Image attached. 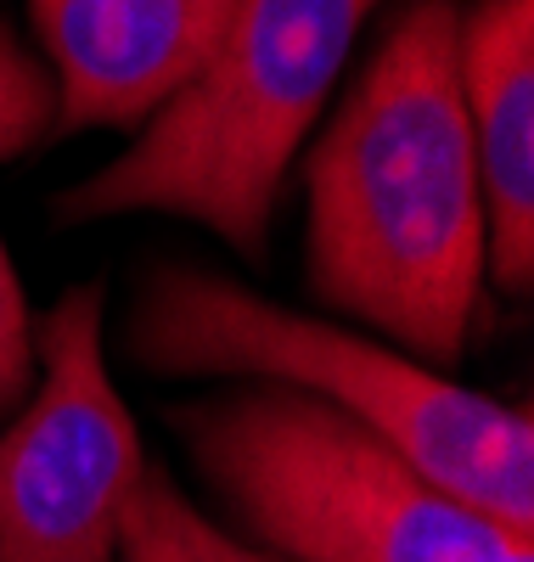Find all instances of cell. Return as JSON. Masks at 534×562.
<instances>
[{
  "instance_id": "cell-3",
  "label": "cell",
  "mask_w": 534,
  "mask_h": 562,
  "mask_svg": "<svg viewBox=\"0 0 534 562\" xmlns=\"http://www.w3.org/2000/svg\"><path fill=\"white\" fill-rule=\"evenodd\" d=\"M377 0H236L203 74L130 147L57 198V220L175 214L259 259L287 164L344 79Z\"/></svg>"
},
{
  "instance_id": "cell-1",
  "label": "cell",
  "mask_w": 534,
  "mask_h": 562,
  "mask_svg": "<svg viewBox=\"0 0 534 562\" xmlns=\"http://www.w3.org/2000/svg\"><path fill=\"white\" fill-rule=\"evenodd\" d=\"M310 288L445 371L483 281V203L461 108V7L411 0L304 158Z\"/></svg>"
},
{
  "instance_id": "cell-6",
  "label": "cell",
  "mask_w": 534,
  "mask_h": 562,
  "mask_svg": "<svg viewBox=\"0 0 534 562\" xmlns=\"http://www.w3.org/2000/svg\"><path fill=\"white\" fill-rule=\"evenodd\" d=\"M57 130H135L203 74L236 0H29Z\"/></svg>"
},
{
  "instance_id": "cell-10",
  "label": "cell",
  "mask_w": 534,
  "mask_h": 562,
  "mask_svg": "<svg viewBox=\"0 0 534 562\" xmlns=\"http://www.w3.org/2000/svg\"><path fill=\"white\" fill-rule=\"evenodd\" d=\"M40 378V355H34V315H29V299H23V281H18V265L0 243V422H7L29 389Z\"/></svg>"
},
{
  "instance_id": "cell-9",
  "label": "cell",
  "mask_w": 534,
  "mask_h": 562,
  "mask_svg": "<svg viewBox=\"0 0 534 562\" xmlns=\"http://www.w3.org/2000/svg\"><path fill=\"white\" fill-rule=\"evenodd\" d=\"M57 130V90L45 63L0 23V164L40 147Z\"/></svg>"
},
{
  "instance_id": "cell-5",
  "label": "cell",
  "mask_w": 534,
  "mask_h": 562,
  "mask_svg": "<svg viewBox=\"0 0 534 562\" xmlns=\"http://www.w3.org/2000/svg\"><path fill=\"white\" fill-rule=\"evenodd\" d=\"M40 378L0 434V562H119L147 456L102 355V281L34 326Z\"/></svg>"
},
{
  "instance_id": "cell-7",
  "label": "cell",
  "mask_w": 534,
  "mask_h": 562,
  "mask_svg": "<svg viewBox=\"0 0 534 562\" xmlns=\"http://www.w3.org/2000/svg\"><path fill=\"white\" fill-rule=\"evenodd\" d=\"M461 108L483 203V276L501 293L534 281V0L461 12Z\"/></svg>"
},
{
  "instance_id": "cell-8",
  "label": "cell",
  "mask_w": 534,
  "mask_h": 562,
  "mask_svg": "<svg viewBox=\"0 0 534 562\" xmlns=\"http://www.w3.org/2000/svg\"><path fill=\"white\" fill-rule=\"evenodd\" d=\"M119 562H293V557H276L254 540L225 535L198 501H186V490L158 461H147L119 524Z\"/></svg>"
},
{
  "instance_id": "cell-4",
  "label": "cell",
  "mask_w": 534,
  "mask_h": 562,
  "mask_svg": "<svg viewBox=\"0 0 534 562\" xmlns=\"http://www.w3.org/2000/svg\"><path fill=\"white\" fill-rule=\"evenodd\" d=\"M180 434L254 546L293 562H496L512 535L332 405L248 383L191 405Z\"/></svg>"
},
{
  "instance_id": "cell-2",
  "label": "cell",
  "mask_w": 534,
  "mask_h": 562,
  "mask_svg": "<svg viewBox=\"0 0 534 562\" xmlns=\"http://www.w3.org/2000/svg\"><path fill=\"white\" fill-rule=\"evenodd\" d=\"M124 344L135 366L164 378H242L310 394L394 445L461 506L534 535L529 411L472 394L394 344L281 310L198 265H164L141 281Z\"/></svg>"
}]
</instances>
